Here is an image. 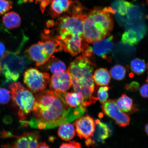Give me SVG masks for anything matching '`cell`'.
Here are the masks:
<instances>
[{"mask_svg":"<svg viewBox=\"0 0 148 148\" xmlns=\"http://www.w3.org/2000/svg\"><path fill=\"white\" fill-rule=\"evenodd\" d=\"M30 120L20 121L22 126L46 130L71 123L84 114L86 108H72L66 104L63 95L52 90H44L36 96Z\"/></svg>","mask_w":148,"mask_h":148,"instance_id":"obj_1","label":"cell"},{"mask_svg":"<svg viewBox=\"0 0 148 148\" xmlns=\"http://www.w3.org/2000/svg\"><path fill=\"white\" fill-rule=\"evenodd\" d=\"M72 86L75 92L82 94L84 104L87 107L95 103L98 99L92 97L95 84L92 77L94 66L86 57L80 56L70 64L67 70Z\"/></svg>","mask_w":148,"mask_h":148,"instance_id":"obj_2","label":"cell"},{"mask_svg":"<svg viewBox=\"0 0 148 148\" xmlns=\"http://www.w3.org/2000/svg\"><path fill=\"white\" fill-rule=\"evenodd\" d=\"M112 18L105 9L96 8L86 14L83 24V40L92 43L110 35L113 27Z\"/></svg>","mask_w":148,"mask_h":148,"instance_id":"obj_3","label":"cell"},{"mask_svg":"<svg viewBox=\"0 0 148 148\" xmlns=\"http://www.w3.org/2000/svg\"><path fill=\"white\" fill-rule=\"evenodd\" d=\"M26 38H24L16 51H7L1 57V73L6 82L17 81L22 73L31 63L27 55H20Z\"/></svg>","mask_w":148,"mask_h":148,"instance_id":"obj_4","label":"cell"},{"mask_svg":"<svg viewBox=\"0 0 148 148\" xmlns=\"http://www.w3.org/2000/svg\"><path fill=\"white\" fill-rule=\"evenodd\" d=\"M13 102L18 107L20 121L25 120L34 106L35 98L31 92L21 83L14 82L9 86Z\"/></svg>","mask_w":148,"mask_h":148,"instance_id":"obj_5","label":"cell"},{"mask_svg":"<svg viewBox=\"0 0 148 148\" xmlns=\"http://www.w3.org/2000/svg\"><path fill=\"white\" fill-rule=\"evenodd\" d=\"M50 80L49 73H43L36 68H29L23 75L24 83L34 93H39L45 90Z\"/></svg>","mask_w":148,"mask_h":148,"instance_id":"obj_6","label":"cell"},{"mask_svg":"<svg viewBox=\"0 0 148 148\" xmlns=\"http://www.w3.org/2000/svg\"><path fill=\"white\" fill-rule=\"evenodd\" d=\"M101 108L105 115L113 119L120 126L125 127L129 124L130 118L120 110L114 100L109 99L105 102L102 105Z\"/></svg>","mask_w":148,"mask_h":148,"instance_id":"obj_7","label":"cell"},{"mask_svg":"<svg viewBox=\"0 0 148 148\" xmlns=\"http://www.w3.org/2000/svg\"><path fill=\"white\" fill-rule=\"evenodd\" d=\"M11 137L16 138L12 144H7L3 145L1 148H36L40 138L38 131L25 132L17 136L12 135Z\"/></svg>","mask_w":148,"mask_h":148,"instance_id":"obj_8","label":"cell"},{"mask_svg":"<svg viewBox=\"0 0 148 148\" xmlns=\"http://www.w3.org/2000/svg\"><path fill=\"white\" fill-rule=\"evenodd\" d=\"M77 136L87 140L92 137L95 130L96 124L91 116L86 115L77 118L75 122Z\"/></svg>","mask_w":148,"mask_h":148,"instance_id":"obj_9","label":"cell"},{"mask_svg":"<svg viewBox=\"0 0 148 148\" xmlns=\"http://www.w3.org/2000/svg\"><path fill=\"white\" fill-rule=\"evenodd\" d=\"M49 83L51 90L62 95L69 90L72 86L71 78L67 70L52 75Z\"/></svg>","mask_w":148,"mask_h":148,"instance_id":"obj_10","label":"cell"},{"mask_svg":"<svg viewBox=\"0 0 148 148\" xmlns=\"http://www.w3.org/2000/svg\"><path fill=\"white\" fill-rule=\"evenodd\" d=\"M27 55L31 60L36 63L37 66H40L51 58L40 41L33 44L26 51Z\"/></svg>","mask_w":148,"mask_h":148,"instance_id":"obj_11","label":"cell"},{"mask_svg":"<svg viewBox=\"0 0 148 148\" xmlns=\"http://www.w3.org/2000/svg\"><path fill=\"white\" fill-rule=\"evenodd\" d=\"M96 127L93 136L94 138H90L86 140V143L87 145L91 146L95 145L97 143H103L105 140L110 136V129L106 124L97 120L95 122Z\"/></svg>","mask_w":148,"mask_h":148,"instance_id":"obj_12","label":"cell"},{"mask_svg":"<svg viewBox=\"0 0 148 148\" xmlns=\"http://www.w3.org/2000/svg\"><path fill=\"white\" fill-rule=\"evenodd\" d=\"M75 1V0H51L49 4L50 15L55 18L67 13Z\"/></svg>","mask_w":148,"mask_h":148,"instance_id":"obj_13","label":"cell"},{"mask_svg":"<svg viewBox=\"0 0 148 148\" xmlns=\"http://www.w3.org/2000/svg\"><path fill=\"white\" fill-rule=\"evenodd\" d=\"M113 36H112L94 42L91 47L92 53L103 58H106L107 55L112 51L113 47Z\"/></svg>","mask_w":148,"mask_h":148,"instance_id":"obj_14","label":"cell"},{"mask_svg":"<svg viewBox=\"0 0 148 148\" xmlns=\"http://www.w3.org/2000/svg\"><path fill=\"white\" fill-rule=\"evenodd\" d=\"M2 22L6 28L12 29L18 28L20 26L21 19L17 13L12 11L6 13L3 16Z\"/></svg>","mask_w":148,"mask_h":148,"instance_id":"obj_15","label":"cell"},{"mask_svg":"<svg viewBox=\"0 0 148 148\" xmlns=\"http://www.w3.org/2000/svg\"><path fill=\"white\" fill-rule=\"evenodd\" d=\"M144 36L143 33L138 32L134 29H129L122 35L121 42L127 45L134 46L138 43Z\"/></svg>","mask_w":148,"mask_h":148,"instance_id":"obj_16","label":"cell"},{"mask_svg":"<svg viewBox=\"0 0 148 148\" xmlns=\"http://www.w3.org/2000/svg\"><path fill=\"white\" fill-rule=\"evenodd\" d=\"M42 66H44V69L49 70L51 73L54 74L63 73L66 70V66L64 63L53 56Z\"/></svg>","mask_w":148,"mask_h":148,"instance_id":"obj_17","label":"cell"},{"mask_svg":"<svg viewBox=\"0 0 148 148\" xmlns=\"http://www.w3.org/2000/svg\"><path fill=\"white\" fill-rule=\"evenodd\" d=\"M63 97L66 104L72 108L84 106V97L81 93L76 92H66L63 94Z\"/></svg>","mask_w":148,"mask_h":148,"instance_id":"obj_18","label":"cell"},{"mask_svg":"<svg viewBox=\"0 0 148 148\" xmlns=\"http://www.w3.org/2000/svg\"><path fill=\"white\" fill-rule=\"evenodd\" d=\"M94 82L99 86H107L110 82L111 77L108 70L103 68L96 70L92 75Z\"/></svg>","mask_w":148,"mask_h":148,"instance_id":"obj_19","label":"cell"},{"mask_svg":"<svg viewBox=\"0 0 148 148\" xmlns=\"http://www.w3.org/2000/svg\"><path fill=\"white\" fill-rule=\"evenodd\" d=\"M58 136L62 140L69 141L74 137L75 134V129L73 125L66 123L61 125L58 131Z\"/></svg>","mask_w":148,"mask_h":148,"instance_id":"obj_20","label":"cell"},{"mask_svg":"<svg viewBox=\"0 0 148 148\" xmlns=\"http://www.w3.org/2000/svg\"><path fill=\"white\" fill-rule=\"evenodd\" d=\"M116 103L120 110L124 112H130L134 108L133 100L125 94L118 98Z\"/></svg>","mask_w":148,"mask_h":148,"instance_id":"obj_21","label":"cell"},{"mask_svg":"<svg viewBox=\"0 0 148 148\" xmlns=\"http://www.w3.org/2000/svg\"><path fill=\"white\" fill-rule=\"evenodd\" d=\"M131 70L136 75L143 74L147 69V65L144 60L138 58L134 59L131 62Z\"/></svg>","mask_w":148,"mask_h":148,"instance_id":"obj_22","label":"cell"},{"mask_svg":"<svg viewBox=\"0 0 148 148\" xmlns=\"http://www.w3.org/2000/svg\"><path fill=\"white\" fill-rule=\"evenodd\" d=\"M126 72L125 68L119 64L113 66L110 70L111 76L114 79L118 80H122L125 78Z\"/></svg>","mask_w":148,"mask_h":148,"instance_id":"obj_23","label":"cell"},{"mask_svg":"<svg viewBox=\"0 0 148 148\" xmlns=\"http://www.w3.org/2000/svg\"><path fill=\"white\" fill-rule=\"evenodd\" d=\"M109 87L107 86H101L98 90L97 99L102 104L104 103L108 99L109 97L108 91Z\"/></svg>","mask_w":148,"mask_h":148,"instance_id":"obj_24","label":"cell"},{"mask_svg":"<svg viewBox=\"0 0 148 148\" xmlns=\"http://www.w3.org/2000/svg\"><path fill=\"white\" fill-rule=\"evenodd\" d=\"M13 3L9 0H0V16L6 13L12 8Z\"/></svg>","mask_w":148,"mask_h":148,"instance_id":"obj_25","label":"cell"},{"mask_svg":"<svg viewBox=\"0 0 148 148\" xmlns=\"http://www.w3.org/2000/svg\"><path fill=\"white\" fill-rule=\"evenodd\" d=\"M10 99V92L6 88H0V104H7Z\"/></svg>","mask_w":148,"mask_h":148,"instance_id":"obj_26","label":"cell"},{"mask_svg":"<svg viewBox=\"0 0 148 148\" xmlns=\"http://www.w3.org/2000/svg\"><path fill=\"white\" fill-rule=\"evenodd\" d=\"M132 5L125 1H123L120 3L118 7V10L119 13L122 15L126 14L127 10Z\"/></svg>","mask_w":148,"mask_h":148,"instance_id":"obj_27","label":"cell"},{"mask_svg":"<svg viewBox=\"0 0 148 148\" xmlns=\"http://www.w3.org/2000/svg\"><path fill=\"white\" fill-rule=\"evenodd\" d=\"M51 0H35L36 4H40V8L42 14L45 11L46 7L49 5Z\"/></svg>","mask_w":148,"mask_h":148,"instance_id":"obj_28","label":"cell"},{"mask_svg":"<svg viewBox=\"0 0 148 148\" xmlns=\"http://www.w3.org/2000/svg\"><path fill=\"white\" fill-rule=\"evenodd\" d=\"M60 148H81V146L78 142L71 141L69 143H63Z\"/></svg>","mask_w":148,"mask_h":148,"instance_id":"obj_29","label":"cell"},{"mask_svg":"<svg viewBox=\"0 0 148 148\" xmlns=\"http://www.w3.org/2000/svg\"><path fill=\"white\" fill-rule=\"evenodd\" d=\"M140 95L144 98L148 97V84L147 83L144 84L141 86L140 89Z\"/></svg>","mask_w":148,"mask_h":148,"instance_id":"obj_30","label":"cell"},{"mask_svg":"<svg viewBox=\"0 0 148 148\" xmlns=\"http://www.w3.org/2000/svg\"><path fill=\"white\" fill-rule=\"evenodd\" d=\"M139 87V84L138 82H134L131 83L130 84L127 86V90H130L131 91H136L138 90Z\"/></svg>","mask_w":148,"mask_h":148,"instance_id":"obj_31","label":"cell"},{"mask_svg":"<svg viewBox=\"0 0 148 148\" xmlns=\"http://www.w3.org/2000/svg\"><path fill=\"white\" fill-rule=\"evenodd\" d=\"M5 52V46L3 43L0 42V57H2Z\"/></svg>","mask_w":148,"mask_h":148,"instance_id":"obj_32","label":"cell"},{"mask_svg":"<svg viewBox=\"0 0 148 148\" xmlns=\"http://www.w3.org/2000/svg\"><path fill=\"white\" fill-rule=\"evenodd\" d=\"M36 148H50L45 142H40L37 145Z\"/></svg>","mask_w":148,"mask_h":148,"instance_id":"obj_33","label":"cell"},{"mask_svg":"<svg viewBox=\"0 0 148 148\" xmlns=\"http://www.w3.org/2000/svg\"><path fill=\"white\" fill-rule=\"evenodd\" d=\"M145 130L146 133H147V135H148V124H147L145 126Z\"/></svg>","mask_w":148,"mask_h":148,"instance_id":"obj_34","label":"cell"},{"mask_svg":"<svg viewBox=\"0 0 148 148\" xmlns=\"http://www.w3.org/2000/svg\"><path fill=\"white\" fill-rule=\"evenodd\" d=\"M2 68H1V60H0V73H1Z\"/></svg>","mask_w":148,"mask_h":148,"instance_id":"obj_35","label":"cell"},{"mask_svg":"<svg viewBox=\"0 0 148 148\" xmlns=\"http://www.w3.org/2000/svg\"><path fill=\"white\" fill-rule=\"evenodd\" d=\"M28 1V0H23V2L24 3H26Z\"/></svg>","mask_w":148,"mask_h":148,"instance_id":"obj_36","label":"cell"}]
</instances>
